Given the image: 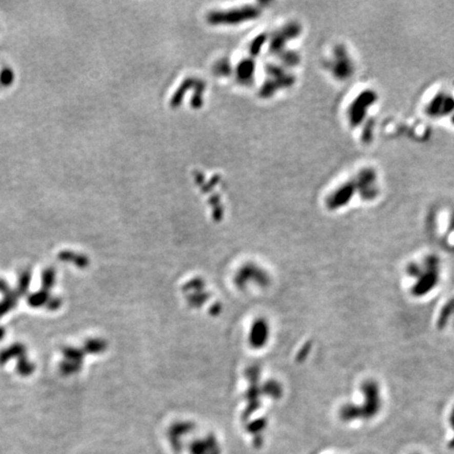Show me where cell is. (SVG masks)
Segmentation results:
<instances>
[{
	"label": "cell",
	"instance_id": "cell-1",
	"mask_svg": "<svg viewBox=\"0 0 454 454\" xmlns=\"http://www.w3.org/2000/svg\"><path fill=\"white\" fill-rule=\"evenodd\" d=\"M367 400L362 408H352L343 412L344 419H368L377 415L380 409V398L378 396V388L375 384L369 383L365 386Z\"/></svg>",
	"mask_w": 454,
	"mask_h": 454
},
{
	"label": "cell",
	"instance_id": "cell-2",
	"mask_svg": "<svg viewBox=\"0 0 454 454\" xmlns=\"http://www.w3.org/2000/svg\"><path fill=\"white\" fill-rule=\"evenodd\" d=\"M451 423H452V426H453V430H454V410H453V414H452V417H451ZM450 448L454 449V439H453V440H452V442L450 443Z\"/></svg>",
	"mask_w": 454,
	"mask_h": 454
}]
</instances>
